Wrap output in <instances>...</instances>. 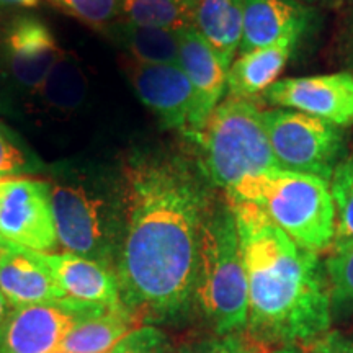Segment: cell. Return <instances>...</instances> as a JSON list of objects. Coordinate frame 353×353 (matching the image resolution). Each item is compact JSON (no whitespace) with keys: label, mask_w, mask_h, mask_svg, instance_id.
I'll use <instances>...</instances> for the list:
<instances>
[{"label":"cell","mask_w":353,"mask_h":353,"mask_svg":"<svg viewBox=\"0 0 353 353\" xmlns=\"http://www.w3.org/2000/svg\"><path fill=\"white\" fill-rule=\"evenodd\" d=\"M52 353H68V352H61V350H54Z\"/></svg>","instance_id":"8d00e7d4"},{"label":"cell","mask_w":353,"mask_h":353,"mask_svg":"<svg viewBox=\"0 0 353 353\" xmlns=\"http://www.w3.org/2000/svg\"><path fill=\"white\" fill-rule=\"evenodd\" d=\"M0 3H19V6L23 7H34L38 0H0Z\"/></svg>","instance_id":"4dcf8cb0"},{"label":"cell","mask_w":353,"mask_h":353,"mask_svg":"<svg viewBox=\"0 0 353 353\" xmlns=\"http://www.w3.org/2000/svg\"><path fill=\"white\" fill-rule=\"evenodd\" d=\"M329 187L335 208L334 242L353 241V151L335 167Z\"/></svg>","instance_id":"d4e9b609"},{"label":"cell","mask_w":353,"mask_h":353,"mask_svg":"<svg viewBox=\"0 0 353 353\" xmlns=\"http://www.w3.org/2000/svg\"><path fill=\"white\" fill-rule=\"evenodd\" d=\"M90 82L81 59L72 51H61L43 85L32 99L44 112L59 118L77 113L87 101Z\"/></svg>","instance_id":"ac0fdd59"},{"label":"cell","mask_w":353,"mask_h":353,"mask_svg":"<svg viewBox=\"0 0 353 353\" xmlns=\"http://www.w3.org/2000/svg\"><path fill=\"white\" fill-rule=\"evenodd\" d=\"M316 20V8L301 0H244L239 52L270 46L285 38H303Z\"/></svg>","instance_id":"5bb4252c"},{"label":"cell","mask_w":353,"mask_h":353,"mask_svg":"<svg viewBox=\"0 0 353 353\" xmlns=\"http://www.w3.org/2000/svg\"><path fill=\"white\" fill-rule=\"evenodd\" d=\"M301 38L291 37L270 46L242 52L228 70V97L250 100L263 94L283 72Z\"/></svg>","instance_id":"e0dca14e"},{"label":"cell","mask_w":353,"mask_h":353,"mask_svg":"<svg viewBox=\"0 0 353 353\" xmlns=\"http://www.w3.org/2000/svg\"><path fill=\"white\" fill-rule=\"evenodd\" d=\"M134 321L125 307H113L103 314L81 322L65 335L57 350L68 353H110L134 329Z\"/></svg>","instance_id":"44dd1931"},{"label":"cell","mask_w":353,"mask_h":353,"mask_svg":"<svg viewBox=\"0 0 353 353\" xmlns=\"http://www.w3.org/2000/svg\"><path fill=\"white\" fill-rule=\"evenodd\" d=\"M272 353H301V350H299V347H286V348H281V350H276Z\"/></svg>","instance_id":"836d02e7"},{"label":"cell","mask_w":353,"mask_h":353,"mask_svg":"<svg viewBox=\"0 0 353 353\" xmlns=\"http://www.w3.org/2000/svg\"><path fill=\"white\" fill-rule=\"evenodd\" d=\"M128 76L139 100L156 114L162 126L190 132L196 97L179 64H144L130 61Z\"/></svg>","instance_id":"7c38bea8"},{"label":"cell","mask_w":353,"mask_h":353,"mask_svg":"<svg viewBox=\"0 0 353 353\" xmlns=\"http://www.w3.org/2000/svg\"><path fill=\"white\" fill-rule=\"evenodd\" d=\"M244 0H196L195 28L229 69L239 52Z\"/></svg>","instance_id":"d6986e66"},{"label":"cell","mask_w":353,"mask_h":353,"mask_svg":"<svg viewBox=\"0 0 353 353\" xmlns=\"http://www.w3.org/2000/svg\"><path fill=\"white\" fill-rule=\"evenodd\" d=\"M301 2L307 3V6L316 7V6H330V3L339 2V0H301Z\"/></svg>","instance_id":"d6a6232c"},{"label":"cell","mask_w":353,"mask_h":353,"mask_svg":"<svg viewBox=\"0 0 353 353\" xmlns=\"http://www.w3.org/2000/svg\"><path fill=\"white\" fill-rule=\"evenodd\" d=\"M343 48H345V56H347L348 65L352 68V74H353V17L347 25L345 37H343Z\"/></svg>","instance_id":"f546056e"},{"label":"cell","mask_w":353,"mask_h":353,"mask_svg":"<svg viewBox=\"0 0 353 353\" xmlns=\"http://www.w3.org/2000/svg\"><path fill=\"white\" fill-rule=\"evenodd\" d=\"M193 141L201 149L200 165L206 179L224 192L249 176L280 169L262 112L252 100L226 97Z\"/></svg>","instance_id":"8992f818"},{"label":"cell","mask_w":353,"mask_h":353,"mask_svg":"<svg viewBox=\"0 0 353 353\" xmlns=\"http://www.w3.org/2000/svg\"><path fill=\"white\" fill-rule=\"evenodd\" d=\"M224 195L259 206L303 249L321 255L334 244V201L329 182L319 176L273 169L242 180Z\"/></svg>","instance_id":"5b68a950"},{"label":"cell","mask_w":353,"mask_h":353,"mask_svg":"<svg viewBox=\"0 0 353 353\" xmlns=\"http://www.w3.org/2000/svg\"><path fill=\"white\" fill-rule=\"evenodd\" d=\"M65 296L107 307H125L120 299L117 275L95 260L72 252H38Z\"/></svg>","instance_id":"2e32d148"},{"label":"cell","mask_w":353,"mask_h":353,"mask_svg":"<svg viewBox=\"0 0 353 353\" xmlns=\"http://www.w3.org/2000/svg\"><path fill=\"white\" fill-rule=\"evenodd\" d=\"M0 236L34 252L57 249L48 180L28 176L0 180Z\"/></svg>","instance_id":"9c48e42d"},{"label":"cell","mask_w":353,"mask_h":353,"mask_svg":"<svg viewBox=\"0 0 353 353\" xmlns=\"http://www.w3.org/2000/svg\"><path fill=\"white\" fill-rule=\"evenodd\" d=\"M262 95L272 107L296 110L339 128L353 125V74L347 70L281 79Z\"/></svg>","instance_id":"8fae6325"},{"label":"cell","mask_w":353,"mask_h":353,"mask_svg":"<svg viewBox=\"0 0 353 353\" xmlns=\"http://www.w3.org/2000/svg\"><path fill=\"white\" fill-rule=\"evenodd\" d=\"M247 353H260V348H257V347H249V348H247Z\"/></svg>","instance_id":"e575fe53"},{"label":"cell","mask_w":353,"mask_h":353,"mask_svg":"<svg viewBox=\"0 0 353 353\" xmlns=\"http://www.w3.org/2000/svg\"><path fill=\"white\" fill-rule=\"evenodd\" d=\"M48 167L23 139L0 121V180L39 175Z\"/></svg>","instance_id":"cb8c5ba5"},{"label":"cell","mask_w":353,"mask_h":353,"mask_svg":"<svg viewBox=\"0 0 353 353\" xmlns=\"http://www.w3.org/2000/svg\"><path fill=\"white\" fill-rule=\"evenodd\" d=\"M48 182L59 244L114 272L126 229L121 167L65 161L51 167Z\"/></svg>","instance_id":"3957f363"},{"label":"cell","mask_w":353,"mask_h":353,"mask_svg":"<svg viewBox=\"0 0 353 353\" xmlns=\"http://www.w3.org/2000/svg\"><path fill=\"white\" fill-rule=\"evenodd\" d=\"M74 19L103 30L120 19L121 0H50Z\"/></svg>","instance_id":"484cf974"},{"label":"cell","mask_w":353,"mask_h":353,"mask_svg":"<svg viewBox=\"0 0 353 353\" xmlns=\"http://www.w3.org/2000/svg\"><path fill=\"white\" fill-rule=\"evenodd\" d=\"M0 293L10 307L68 298L38 252L8 241L0 249Z\"/></svg>","instance_id":"9a60e30c"},{"label":"cell","mask_w":353,"mask_h":353,"mask_svg":"<svg viewBox=\"0 0 353 353\" xmlns=\"http://www.w3.org/2000/svg\"><path fill=\"white\" fill-rule=\"evenodd\" d=\"M301 353H353V337L337 330H327L321 337L299 347Z\"/></svg>","instance_id":"f1b7e54d"},{"label":"cell","mask_w":353,"mask_h":353,"mask_svg":"<svg viewBox=\"0 0 353 353\" xmlns=\"http://www.w3.org/2000/svg\"><path fill=\"white\" fill-rule=\"evenodd\" d=\"M195 10L196 0H121L118 20L179 32L195 26Z\"/></svg>","instance_id":"7402d4cb"},{"label":"cell","mask_w":353,"mask_h":353,"mask_svg":"<svg viewBox=\"0 0 353 353\" xmlns=\"http://www.w3.org/2000/svg\"><path fill=\"white\" fill-rule=\"evenodd\" d=\"M8 309H10V306H8V303L6 301V298H3V294L0 293V322H2L3 317L7 316Z\"/></svg>","instance_id":"1f68e13d"},{"label":"cell","mask_w":353,"mask_h":353,"mask_svg":"<svg viewBox=\"0 0 353 353\" xmlns=\"http://www.w3.org/2000/svg\"><path fill=\"white\" fill-rule=\"evenodd\" d=\"M249 345L242 341L241 335H206L192 339L176 348L175 353H247Z\"/></svg>","instance_id":"83f0119b"},{"label":"cell","mask_w":353,"mask_h":353,"mask_svg":"<svg viewBox=\"0 0 353 353\" xmlns=\"http://www.w3.org/2000/svg\"><path fill=\"white\" fill-rule=\"evenodd\" d=\"M262 120L280 169L329 182L345 156L343 128L296 110L278 107L262 112Z\"/></svg>","instance_id":"52a82bcc"},{"label":"cell","mask_w":353,"mask_h":353,"mask_svg":"<svg viewBox=\"0 0 353 353\" xmlns=\"http://www.w3.org/2000/svg\"><path fill=\"white\" fill-rule=\"evenodd\" d=\"M63 51L48 25L37 17L20 15L6 26L0 59L10 85L33 97Z\"/></svg>","instance_id":"30bf717a"},{"label":"cell","mask_w":353,"mask_h":353,"mask_svg":"<svg viewBox=\"0 0 353 353\" xmlns=\"http://www.w3.org/2000/svg\"><path fill=\"white\" fill-rule=\"evenodd\" d=\"M179 65L196 97V108L187 138L195 139L213 110L228 94V68L195 26L179 30Z\"/></svg>","instance_id":"4fadbf2b"},{"label":"cell","mask_w":353,"mask_h":353,"mask_svg":"<svg viewBox=\"0 0 353 353\" xmlns=\"http://www.w3.org/2000/svg\"><path fill=\"white\" fill-rule=\"evenodd\" d=\"M332 316L353 314V241L334 242L324 262Z\"/></svg>","instance_id":"603a6c76"},{"label":"cell","mask_w":353,"mask_h":353,"mask_svg":"<svg viewBox=\"0 0 353 353\" xmlns=\"http://www.w3.org/2000/svg\"><path fill=\"white\" fill-rule=\"evenodd\" d=\"M130 54V61L144 64H179V32L141 26L117 20L100 30Z\"/></svg>","instance_id":"ffe728a7"},{"label":"cell","mask_w":353,"mask_h":353,"mask_svg":"<svg viewBox=\"0 0 353 353\" xmlns=\"http://www.w3.org/2000/svg\"><path fill=\"white\" fill-rule=\"evenodd\" d=\"M121 172L126 229L114 268L121 304L138 324L176 321L193 307L213 185L200 162L176 152H131Z\"/></svg>","instance_id":"6da1fadb"},{"label":"cell","mask_w":353,"mask_h":353,"mask_svg":"<svg viewBox=\"0 0 353 353\" xmlns=\"http://www.w3.org/2000/svg\"><path fill=\"white\" fill-rule=\"evenodd\" d=\"M108 309L72 298L10 307L0 322V353H52L76 325Z\"/></svg>","instance_id":"ba28073f"},{"label":"cell","mask_w":353,"mask_h":353,"mask_svg":"<svg viewBox=\"0 0 353 353\" xmlns=\"http://www.w3.org/2000/svg\"><path fill=\"white\" fill-rule=\"evenodd\" d=\"M110 353H175V348L161 329L144 324L126 334Z\"/></svg>","instance_id":"4316f807"},{"label":"cell","mask_w":353,"mask_h":353,"mask_svg":"<svg viewBox=\"0 0 353 353\" xmlns=\"http://www.w3.org/2000/svg\"><path fill=\"white\" fill-rule=\"evenodd\" d=\"M193 306L214 334L241 335L247 330L249 285L228 200L213 203L203 229Z\"/></svg>","instance_id":"277c9868"},{"label":"cell","mask_w":353,"mask_h":353,"mask_svg":"<svg viewBox=\"0 0 353 353\" xmlns=\"http://www.w3.org/2000/svg\"><path fill=\"white\" fill-rule=\"evenodd\" d=\"M228 203L249 285L245 332L257 348L301 347L330 330L329 281L319 254L299 247L259 206Z\"/></svg>","instance_id":"7a4b0ae2"},{"label":"cell","mask_w":353,"mask_h":353,"mask_svg":"<svg viewBox=\"0 0 353 353\" xmlns=\"http://www.w3.org/2000/svg\"><path fill=\"white\" fill-rule=\"evenodd\" d=\"M3 241H6V239H3V237L0 236V249H2V244H3Z\"/></svg>","instance_id":"d590c367"}]
</instances>
